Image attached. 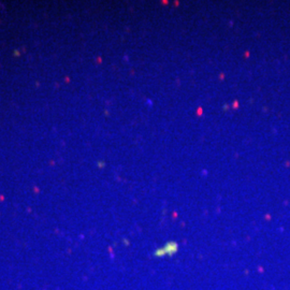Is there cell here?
Segmentation results:
<instances>
[{
	"mask_svg": "<svg viewBox=\"0 0 290 290\" xmlns=\"http://www.w3.org/2000/svg\"><path fill=\"white\" fill-rule=\"evenodd\" d=\"M177 249V245L175 243H170V244H167L163 248H160L156 251V256H162V255H172L176 251Z\"/></svg>",
	"mask_w": 290,
	"mask_h": 290,
	"instance_id": "6da1fadb",
	"label": "cell"
}]
</instances>
